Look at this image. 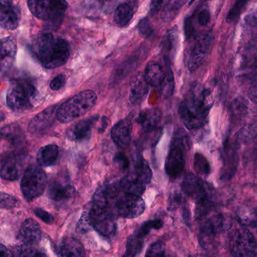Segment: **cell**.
<instances>
[{"mask_svg": "<svg viewBox=\"0 0 257 257\" xmlns=\"http://www.w3.org/2000/svg\"><path fill=\"white\" fill-rule=\"evenodd\" d=\"M30 51L46 69H56L63 66L70 55L69 43L63 38L50 33L36 36L30 45Z\"/></svg>", "mask_w": 257, "mask_h": 257, "instance_id": "1", "label": "cell"}, {"mask_svg": "<svg viewBox=\"0 0 257 257\" xmlns=\"http://www.w3.org/2000/svg\"><path fill=\"white\" fill-rule=\"evenodd\" d=\"M212 105L210 92L202 86H194L179 107V115L186 127L196 130L208 121Z\"/></svg>", "mask_w": 257, "mask_h": 257, "instance_id": "2", "label": "cell"}, {"mask_svg": "<svg viewBox=\"0 0 257 257\" xmlns=\"http://www.w3.org/2000/svg\"><path fill=\"white\" fill-rule=\"evenodd\" d=\"M27 3L31 13L52 29L61 25L69 6L66 0H27Z\"/></svg>", "mask_w": 257, "mask_h": 257, "instance_id": "3", "label": "cell"}, {"mask_svg": "<svg viewBox=\"0 0 257 257\" xmlns=\"http://www.w3.org/2000/svg\"><path fill=\"white\" fill-rule=\"evenodd\" d=\"M96 100L97 96L92 90L81 92L59 107L56 113L57 120L63 123L72 121L92 109Z\"/></svg>", "mask_w": 257, "mask_h": 257, "instance_id": "4", "label": "cell"}, {"mask_svg": "<svg viewBox=\"0 0 257 257\" xmlns=\"http://www.w3.org/2000/svg\"><path fill=\"white\" fill-rule=\"evenodd\" d=\"M188 148L189 139L187 133L184 130H178L174 135L165 164L166 173L171 178H178L184 172L186 152Z\"/></svg>", "mask_w": 257, "mask_h": 257, "instance_id": "5", "label": "cell"}, {"mask_svg": "<svg viewBox=\"0 0 257 257\" xmlns=\"http://www.w3.org/2000/svg\"><path fill=\"white\" fill-rule=\"evenodd\" d=\"M37 93L36 87L28 80L12 81L6 96L8 106L15 111H27L33 106Z\"/></svg>", "mask_w": 257, "mask_h": 257, "instance_id": "6", "label": "cell"}, {"mask_svg": "<svg viewBox=\"0 0 257 257\" xmlns=\"http://www.w3.org/2000/svg\"><path fill=\"white\" fill-rule=\"evenodd\" d=\"M47 185V175L40 166H29L21 183L23 196L27 202H32L43 194Z\"/></svg>", "mask_w": 257, "mask_h": 257, "instance_id": "7", "label": "cell"}, {"mask_svg": "<svg viewBox=\"0 0 257 257\" xmlns=\"http://www.w3.org/2000/svg\"><path fill=\"white\" fill-rule=\"evenodd\" d=\"M228 247L233 257H255L257 255L256 239L245 228H238L231 232Z\"/></svg>", "mask_w": 257, "mask_h": 257, "instance_id": "8", "label": "cell"}, {"mask_svg": "<svg viewBox=\"0 0 257 257\" xmlns=\"http://www.w3.org/2000/svg\"><path fill=\"white\" fill-rule=\"evenodd\" d=\"M231 224L222 214H215L207 219L200 228L199 241L205 250H211L216 247L217 240Z\"/></svg>", "mask_w": 257, "mask_h": 257, "instance_id": "9", "label": "cell"}, {"mask_svg": "<svg viewBox=\"0 0 257 257\" xmlns=\"http://www.w3.org/2000/svg\"><path fill=\"white\" fill-rule=\"evenodd\" d=\"M87 211L90 225L98 233L105 237L114 235L117 226L116 215L112 210L93 203Z\"/></svg>", "mask_w": 257, "mask_h": 257, "instance_id": "10", "label": "cell"}, {"mask_svg": "<svg viewBox=\"0 0 257 257\" xmlns=\"http://www.w3.org/2000/svg\"><path fill=\"white\" fill-rule=\"evenodd\" d=\"M145 203L141 196L124 193L119 194L112 205L115 215L125 219H134L143 214Z\"/></svg>", "mask_w": 257, "mask_h": 257, "instance_id": "11", "label": "cell"}, {"mask_svg": "<svg viewBox=\"0 0 257 257\" xmlns=\"http://www.w3.org/2000/svg\"><path fill=\"white\" fill-rule=\"evenodd\" d=\"M163 226L160 220L145 222L138 230L128 238L126 253L123 257H136L142 251L145 242V238L153 229H158Z\"/></svg>", "mask_w": 257, "mask_h": 257, "instance_id": "12", "label": "cell"}, {"mask_svg": "<svg viewBox=\"0 0 257 257\" xmlns=\"http://www.w3.org/2000/svg\"><path fill=\"white\" fill-rule=\"evenodd\" d=\"M214 37L211 33H207L198 39L190 52L188 60V69L194 72L202 65L209 52Z\"/></svg>", "mask_w": 257, "mask_h": 257, "instance_id": "13", "label": "cell"}, {"mask_svg": "<svg viewBox=\"0 0 257 257\" xmlns=\"http://www.w3.org/2000/svg\"><path fill=\"white\" fill-rule=\"evenodd\" d=\"M21 21V10L12 0H0V27L15 30Z\"/></svg>", "mask_w": 257, "mask_h": 257, "instance_id": "14", "label": "cell"}, {"mask_svg": "<svg viewBox=\"0 0 257 257\" xmlns=\"http://www.w3.org/2000/svg\"><path fill=\"white\" fill-rule=\"evenodd\" d=\"M17 54V44L12 37L0 40V79L10 70Z\"/></svg>", "mask_w": 257, "mask_h": 257, "instance_id": "15", "label": "cell"}, {"mask_svg": "<svg viewBox=\"0 0 257 257\" xmlns=\"http://www.w3.org/2000/svg\"><path fill=\"white\" fill-rule=\"evenodd\" d=\"M182 190L196 203L209 197L202 180L193 173L187 174L184 177Z\"/></svg>", "mask_w": 257, "mask_h": 257, "instance_id": "16", "label": "cell"}, {"mask_svg": "<svg viewBox=\"0 0 257 257\" xmlns=\"http://www.w3.org/2000/svg\"><path fill=\"white\" fill-rule=\"evenodd\" d=\"M120 182L107 183L97 189L93 198V203L112 210V205L120 192Z\"/></svg>", "mask_w": 257, "mask_h": 257, "instance_id": "17", "label": "cell"}, {"mask_svg": "<svg viewBox=\"0 0 257 257\" xmlns=\"http://www.w3.org/2000/svg\"><path fill=\"white\" fill-rule=\"evenodd\" d=\"M18 238L24 245L35 247L42 239V230L39 223L32 218L24 220L21 225Z\"/></svg>", "mask_w": 257, "mask_h": 257, "instance_id": "18", "label": "cell"}, {"mask_svg": "<svg viewBox=\"0 0 257 257\" xmlns=\"http://www.w3.org/2000/svg\"><path fill=\"white\" fill-rule=\"evenodd\" d=\"M97 120L98 116L95 115L74 123L68 128L66 132L68 139L74 142H80L88 139L91 135L92 128Z\"/></svg>", "mask_w": 257, "mask_h": 257, "instance_id": "19", "label": "cell"}, {"mask_svg": "<svg viewBox=\"0 0 257 257\" xmlns=\"http://www.w3.org/2000/svg\"><path fill=\"white\" fill-rule=\"evenodd\" d=\"M23 166V159L20 156H11L2 165L0 177L6 181H16L22 174Z\"/></svg>", "mask_w": 257, "mask_h": 257, "instance_id": "20", "label": "cell"}, {"mask_svg": "<svg viewBox=\"0 0 257 257\" xmlns=\"http://www.w3.org/2000/svg\"><path fill=\"white\" fill-rule=\"evenodd\" d=\"M132 130L133 125L130 120L127 119L120 120L111 130L112 140L120 148H126L131 141Z\"/></svg>", "mask_w": 257, "mask_h": 257, "instance_id": "21", "label": "cell"}, {"mask_svg": "<svg viewBox=\"0 0 257 257\" xmlns=\"http://www.w3.org/2000/svg\"><path fill=\"white\" fill-rule=\"evenodd\" d=\"M144 78L148 85L158 87L166 81V74L159 63L151 61L147 64Z\"/></svg>", "mask_w": 257, "mask_h": 257, "instance_id": "22", "label": "cell"}, {"mask_svg": "<svg viewBox=\"0 0 257 257\" xmlns=\"http://www.w3.org/2000/svg\"><path fill=\"white\" fill-rule=\"evenodd\" d=\"M146 185L147 184L133 172L128 173L120 181V188L123 193L139 196L143 194Z\"/></svg>", "mask_w": 257, "mask_h": 257, "instance_id": "23", "label": "cell"}, {"mask_svg": "<svg viewBox=\"0 0 257 257\" xmlns=\"http://www.w3.org/2000/svg\"><path fill=\"white\" fill-rule=\"evenodd\" d=\"M59 257H85L84 247L78 240L71 237L62 240L58 248Z\"/></svg>", "mask_w": 257, "mask_h": 257, "instance_id": "24", "label": "cell"}, {"mask_svg": "<svg viewBox=\"0 0 257 257\" xmlns=\"http://www.w3.org/2000/svg\"><path fill=\"white\" fill-rule=\"evenodd\" d=\"M75 192V188L72 186L53 182L48 188V194L50 199L54 202H65L73 197Z\"/></svg>", "mask_w": 257, "mask_h": 257, "instance_id": "25", "label": "cell"}, {"mask_svg": "<svg viewBox=\"0 0 257 257\" xmlns=\"http://www.w3.org/2000/svg\"><path fill=\"white\" fill-rule=\"evenodd\" d=\"M0 139L6 141L12 146L20 147L24 145V133L19 125L12 123L0 130Z\"/></svg>", "mask_w": 257, "mask_h": 257, "instance_id": "26", "label": "cell"}, {"mask_svg": "<svg viewBox=\"0 0 257 257\" xmlns=\"http://www.w3.org/2000/svg\"><path fill=\"white\" fill-rule=\"evenodd\" d=\"M161 117V111L158 108H151L141 112L137 121L140 123L144 131L149 133L157 127Z\"/></svg>", "mask_w": 257, "mask_h": 257, "instance_id": "27", "label": "cell"}, {"mask_svg": "<svg viewBox=\"0 0 257 257\" xmlns=\"http://www.w3.org/2000/svg\"><path fill=\"white\" fill-rule=\"evenodd\" d=\"M56 111V106H51L39 113L29 124V131L31 133H40L49 126L53 120V115Z\"/></svg>", "mask_w": 257, "mask_h": 257, "instance_id": "28", "label": "cell"}, {"mask_svg": "<svg viewBox=\"0 0 257 257\" xmlns=\"http://www.w3.org/2000/svg\"><path fill=\"white\" fill-rule=\"evenodd\" d=\"M59 148L56 145H48L40 148L37 154V163L39 166L48 167L57 161Z\"/></svg>", "mask_w": 257, "mask_h": 257, "instance_id": "29", "label": "cell"}, {"mask_svg": "<svg viewBox=\"0 0 257 257\" xmlns=\"http://www.w3.org/2000/svg\"><path fill=\"white\" fill-rule=\"evenodd\" d=\"M148 84L143 76L135 78L130 87V99L133 104H137L145 99L148 92Z\"/></svg>", "mask_w": 257, "mask_h": 257, "instance_id": "30", "label": "cell"}, {"mask_svg": "<svg viewBox=\"0 0 257 257\" xmlns=\"http://www.w3.org/2000/svg\"><path fill=\"white\" fill-rule=\"evenodd\" d=\"M134 9L128 3H123L118 6L114 14V21L118 27L127 25L133 19Z\"/></svg>", "mask_w": 257, "mask_h": 257, "instance_id": "31", "label": "cell"}, {"mask_svg": "<svg viewBox=\"0 0 257 257\" xmlns=\"http://www.w3.org/2000/svg\"><path fill=\"white\" fill-rule=\"evenodd\" d=\"M145 184H149L152 178V172L147 161L142 157H138L134 161V170L133 171Z\"/></svg>", "mask_w": 257, "mask_h": 257, "instance_id": "32", "label": "cell"}, {"mask_svg": "<svg viewBox=\"0 0 257 257\" xmlns=\"http://www.w3.org/2000/svg\"><path fill=\"white\" fill-rule=\"evenodd\" d=\"M14 257H48L45 252L36 247L23 245L16 249L13 253Z\"/></svg>", "mask_w": 257, "mask_h": 257, "instance_id": "33", "label": "cell"}, {"mask_svg": "<svg viewBox=\"0 0 257 257\" xmlns=\"http://www.w3.org/2000/svg\"><path fill=\"white\" fill-rule=\"evenodd\" d=\"M238 218L244 226H252L256 223L257 214L255 211L249 208H243L238 212Z\"/></svg>", "mask_w": 257, "mask_h": 257, "instance_id": "34", "label": "cell"}, {"mask_svg": "<svg viewBox=\"0 0 257 257\" xmlns=\"http://www.w3.org/2000/svg\"><path fill=\"white\" fill-rule=\"evenodd\" d=\"M250 1V0H237L236 3L234 4L228 13L226 17L227 22L232 23L236 21Z\"/></svg>", "mask_w": 257, "mask_h": 257, "instance_id": "35", "label": "cell"}, {"mask_svg": "<svg viewBox=\"0 0 257 257\" xmlns=\"http://www.w3.org/2000/svg\"><path fill=\"white\" fill-rule=\"evenodd\" d=\"M194 169L201 175H208L210 172V166L208 160L201 154L194 156Z\"/></svg>", "mask_w": 257, "mask_h": 257, "instance_id": "36", "label": "cell"}, {"mask_svg": "<svg viewBox=\"0 0 257 257\" xmlns=\"http://www.w3.org/2000/svg\"><path fill=\"white\" fill-rule=\"evenodd\" d=\"M145 257H167L164 244L161 241H157L151 244Z\"/></svg>", "mask_w": 257, "mask_h": 257, "instance_id": "37", "label": "cell"}, {"mask_svg": "<svg viewBox=\"0 0 257 257\" xmlns=\"http://www.w3.org/2000/svg\"><path fill=\"white\" fill-rule=\"evenodd\" d=\"M18 202V200L15 196L0 192V208L10 209L16 207Z\"/></svg>", "mask_w": 257, "mask_h": 257, "instance_id": "38", "label": "cell"}, {"mask_svg": "<svg viewBox=\"0 0 257 257\" xmlns=\"http://www.w3.org/2000/svg\"><path fill=\"white\" fill-rule=\"evenodd\" d=\"M183 196L178 191H175L171 193L168 202V209L169 211H175L179 208L182 204Z\"/></svg>", "mask_w": 257, "mask_h": 257, "instance_id": "39", "label": "cell"}, {"mask_svg": "<svg viewBox=\"0 0 257 257\" xmlns=\"http://www.w3.org/2000/svg\"><path fill=\"white\" fill-rule=\"evenodd\" d=\"M91 227L90 220H89L88 213H87V211H84L79 221H78V225H77V232L79 233H85V232H88Z\"/></svg>", "mask_w": 257, "mask_h": 257, "instance_id": "40", "label": "cell"}, {"mask_svg": "<svg viewBox=\"0 0 257 257\" xmlns=\"http://www.w3.org/2000/svg\"><path fill=\"white\" fill-rule=\"evenodd\" d=\"M138 30L143 36L146 37L151 36L153 33V27L150 20L148 18H144L143 19L141 20L138 25Z\"/></svg>", "mask_w": 257, "mask_h": 257, "instance_id": "41", "label": "cell"}, {"mask_svg": "<svg viewBox=\"0 0 257 257\" xmlns=\"http://www.w3.org/2000/svg\"><path fill=\"white\" fill-rule=\"evenodd\" d=\"M35 214L40 218L42 221L48 224H51L54 220V216L48 213V211L42 209V208H36L34 211Z\"/></svg>", "mask_w": 257, "mask_h": 257, "instance_id": "42", "label": "cell"}, {"mask_svg": "<svg viewBox=\"0 0 257 257\" xmlns=\"http://www.w3.org/2000/svg\"><path fill=\"white\" fill-rule=\"evenodd\" d=\"M66 81V76L63 75V74H60V75H57L51 81V84H50V87H51L52 90H59L62 87H64Z\"/></svg>", "mask_w": 257, "mask_h": 257, "instance_id": "43", "label": "cell"}, {"mask_svg": "<svg viewBox=\"0 0 257 257\" xmlns=\"http://www.w3.org/2000/svg\"><path fill=\"white\" fill-rule=\"evenodd\" d=\"M195 29L193 26V18L188 17L184 21V34L187 39L191 38L194 34Z\"/></svg>", "mask_w": 257, "mask_h": 257, "instance_id": "44", "label": "cell"}, {"mask_svg": "<svg viewBox=\"0 0 257 257\" xmlns=\"http://www.w3.org/2000/svg\"><path fill=\"white\" fill-rule=\"evenodd\" d=\"M167 0H151V6H150V14L151 15H155L158 13L162 8L166 5Z\"/></svg>", "mask_w": 257, "mask_h": 257, "instance_id": "45", "label": "cell"}, {"mask_svg": "<svg viewBox=\"0 0 257 257\" xmlns=\"http://www.w3.org/2000/svg\"><path fill=\"white\" fill-rule=\"evenodd\" d=\"M211 20V14L208 9H203L198 15V22L200 25L206 26Z\"/></svg>", "mask_w": 257, "mask_h": 257, "instance_id": "46", "label": "cell"}, {"mask_svg": "<svg viewBox=\"0 0 257 257\" xmlns=\"http://www.w3.org/2000/svg\"><path fill=\"white\" fill-rule=\"evenodd\" d=\"M114 162L121 169H127L130 163L128 159L123 154H117L114 158Z\"/></svg>", "mask_w": 257, "mask_h": 257, "instance_id": "47", "label": "cell"}, {"mask_svg": "<svg viewBox=\"0 0 257 257\" xmlns=\"http://www.w3.org/2000/svg\"><path fill=\"white\" fill-rule=\"evenodd\" d=\"M248 96L252 102L257 104V83L250 87L248 92Z\"/></svg>", "mask_w": 257, "mask_h": 257, "instance_id": "48", "label": "cell"}, {"mask_svg": "<svg viewBox=\"0 0 257 257\" xmlns=\"http://www.w3.org/2000/svg\"><path fill=\"white\" fill-rule=\"evenodd\" d=\"M0 257H14V255L6 246L0 244Z\"/></svg>", "mask_w": 257, "mask_h": 257, "instance_id": "49", "label": "cell"}, {"mask_svg": "<svg viewBox=\"0 0 257 257\" xmlns=\"http://www.w3.org/2000/svg\"><path fill=\"white\" fill-rule=\"evenodd\" d=\"M247 21H248L249 24H257V13L255 14V15H250L248 18H247Z\"/></svg>", "mask_w": 257, "mask_h": 257, "instance_id": "50", "label": "cell"}, {"mask_svg": "<svg viewBox=\"0 0 257 257\" xmlns=\"http://www.w3.org/2000/svg\"><path fill=\"white\" fill-rule=\"evenodd\" d=\"M190 257H210V256H206V255H203V254H195V255H192V256H190Z\"/></svg>", "mask_w": 257, "mask_h": 257, "instance_id": "51", "label": "cell"}, {"mask_svg": "<svg viewBox=\"0 0 257 257\" xmlns=\"http://www.w3.org/2000/svg\"><path fill=\"white\" fill-rule=\"evenodd\" d=\"M256 68H257V63H256Z\"/></svg>", "mask_w": 257, "mask_h": 257, "instance_id": "52", "label": "cell"}]
</instances>
